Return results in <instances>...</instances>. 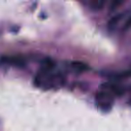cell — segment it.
<instances>
[{
  "instance_id": "3",
  "label": "cell",
  "mask_w": 131,
  "mask_h": 131,
  "mask_svg": "<svg viewBox=\"0 0 131 131\" xmlns=\"http://www.w3.org/2000/svg\"><path fill=\"white\" fill-rule=\"evenodd\" d=\"M108 30L111 32H125L131 27V10H127L113 15L108 22Z\"/></svg>"
},
{
  "instance_id": "2",
  "label": "cell",
  "mask_w": 131,
  "mask_h": 131,
  "mask_svg": "<svg viewBox=\"0 0 131 131\" xmlns=\"http://www.w3.org/2000/svg\"><path fill=\"white\" fill-rule=\"evenodd\" d=\"M63 82L64 76L59 72H54V69L44 70L39 68L35 77L36 85L45 89H51L56 86L62 85Z\"/></svg>"
},
{
  "instance_id": "4",
  "label": "cell",
  "mask_w": 131,
  "mask_h": 131,
  "mask_svg": "<svg viewBox=\"0 0 131 131\" xmlns=\"http://www.w3.org/2000/svg\"><path fill=\"white\" fill-rule=\"evenodd\" d=\"M1 62L5 64H8L10 66H16V67H24L26 66V61L23 58L18 56L13 57H2Z\"/></svg>"
},
{
  "instance_id": "6",
  "label": "cell",
  "mask_w": 131,
  "mask_h": 131,
  "mask_svg": "<svg viewBox=\"0 0 131 131\" xmlns=\"http://www.w3.org/2000/svg\"><path fill=\"white\" fill-rule=\"evenodd\" d=\"M71 67L76 72H84L88 69V66H86V64L80 63V62H72Z\"/></svg>"
},
{
  "instance_id": "1",
  "label": "cell",
  "mask_w": 131,
  "mask_h": 131,
  "mask_svg": "<svg viewBox=\"0 0 131 131\" xmlns=\"http://www.w3.org/2000/svg\"><path fill=\"white\" fill-rule=\"evenodd\" d=\"M121 86L114 82H106L99 86L95 93V100L97 108L102 111L107 112L113 106L117 96L121 94Z\"/></svg>"
},
{
  "instance_id": "5",
  "label": "cell",
  "mask_w": 131,
  "mask_h": 131,
  "mask_svg": "<svg viewBox=\"0 0 131 131\" xmlns=\"http://www.w3.org/2000/svg\"><path fill=\"white\" fill-rule=\"evenodd\" d=\"M104 4H105V2H103V1H95V2L93 1V2H88V5L90 9L97 11V10H101L102 8H104Z\"/></svg>"
}]
</instances>
